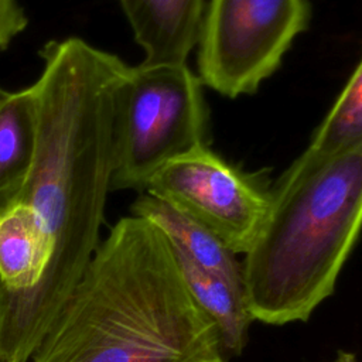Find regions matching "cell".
Instances as JSON below:
<instances>
[{"label": "cell", "mask_w": 362, "mask_h": 362, "mask_svg": "<svg viewBox=\"0 0 362 362\" xmlns=\"http://www.w3.org/2000/svg\"><path fill=\"white\" fill-rule=\"evenodd\" d=\"M40 57L34 156L11 201L38 214L48 259L31 287L0 288V334L24 349L41 344L100 243L132 74L117 55L76 37L48 41Z\"/></svg>", "instance_id": "6da1fadb"}, {"label": "cell", "mask_w": 362, "mask_h": 362, "mask_svg": "<svg viewBox=\"0 0 362 362\" xmlns=\"http://www.w3.org/2000/svg\"><path fill=\"white\" fill-rule=\"evenodd\" d=\"M31 362H228L174 247L147 218H120Z\"/></svg>", "instance_id": "7a4b0ae2"}, {"label": "cell", "mask_w": 362, "mask_h": 362, "mask_svg": "<svg viewBox=\"0 0 362 362\" xmlns=\"http://www.w3.org/2000/svg\"><path fill=\"white\" fill-rule=\"evenodd\" d=\"M269 216L242 263L253 320L308 321L335 290L362 230V150L272 189Z\"/></svg>", "instance_id": "3957f363"}, {"label": "cell", "mask_w": 362, "mask_h": 362, "mask_svg": "<svg viewBox=\"0 0 362 362\" xmlns=\"http://www.w3.org/2000/svg\"><path fill=\"white\" fill-rule=\"evenodd\" d=\"M202 81L187 64H139L126 86L112 189H146L168 161L209 146Z\"/></svg>", "instance_id": "277c9868"}, {"label": "cell", "mask_w": 362, "mask_h": 362, "mask_svg": "<svg viewBox=\"0 0 362 362\" xmlns=\"http://www.w3.org/2000/svg\"><path fill=\"white\" fill-rule=\"evenodd\" d=\"M310 18L308 0H209L197 44L199 79L228 98L256 92Z\"/></svg>", "instance_id": "5b68a950"}, {"label": "cell", "mask_w": 362, "mask_h": 362, "mask_svg": "<svg viewBox=\"0 0 362 362\" xmlns=\"http://www.w3.org/2000/svg\"><path fill=\"white\" fill-rule=\"evenodd\" d=\"M144 192L202 225L236 255L252 247L272 208L269 188L209 146L168 161L148 180Z\"/></svg>", "instance_id": "8992f818"}, {"label": "cell", "mask_w": 362, "mask_h": 362, "mask_svg": "<svg viewBox=\"0 0 362 362\" xmlns=\"http://www.w3.org/2000/svg\"><path fill=\"white\" fill-rule=\"evenodd\" d=\"M144 51L141 64H187L198 44L205 0H116Z\"/></svg>", "instance_id": "52a82bcc"}, {"label": "cell", "mask_w": 362, "mask_h": 362, "mask_svg": "<svg viewBox=\"0 0 362 362\" xmlns=\"http://www.w3.org/2000/svg\"><path fill=\"white\" fill-rule=\"evenodd\" d=\"M362 150V58L329 112L317 127L307 148L274 181L284 188L337 158Z\"/></svg>", "instance_id": "ba28073f"}, {"label": "cell", "mask_w": 362, "mask_h": 362, "mask_svg": "<svg viewBox=\"0 0 362 362\" xmlns=\"http://www.w3.org/2000/svg\"><path fill=\"white\" fill-rule=\"evenodd\" d=\"M48 259V240L38 214L27 204L0 206V288L31 287Z\"/></svg>", "instance_id": "9c48e42d"}, {"label": "cell", "mask_w": 362, "mask_h": 362, "mask_svg": "<svg viewBox=\"0 0 362 362\" xmlns=\"http://www.w3.org/2000/svg\"><path fill=\"white\" fill-rule=\"evenodd\" d=\"M132 214L160 226L171 245L198 266L243 287L242 263L236 259V253L202 225L147 192L133 202Z\"/></svg>", "instance_id": "30bf717a"}, {"label": "cell", "mask_w": 362, "mask_h": 362, "mask_svg": "<svg viewBox=\"0 0 362 362\" xmlns=\"http://www.w3.org/2000/svg\"><path fill=\"white\" fill-rule=\"evenodd\" d=\"M174 252L191 294L216 324L226 356L240 355L246 346L249 327L253 321L245 288L198 266L175 247Z\"/></svg>", "instance_id": "8fae6325"}, {"label": "cell", "mask_w": 362, "mask_h": 362, "mask_svg": "<svg viewBox=\"0 0 362 362\" xmlns=\"http://www.w3.org/2000/svg\"><path fill=\"white\" fill-rule=\"evenodd\" d=\"M35 146V102L31 86L0 98V206L24 184Z\"/></svg>", "instance_id": "7c38bea8"}, {"label": "cell", "mask_w": 362, "mask_h": 362, "mask_svg": "<svg viewBox=\"0 0 362 362\" xmlns=\"http://www.w3.org/2000/svg\"><path fill=\"white\" fill-rule=\"evenodd\" d=\"M27 16L17 0H0V51L27 27Z\"/></svg>", "instance_id": "4fadbf2b"}, {"label": "cell", "mask_w": 362, "mask_h": 362, "mask_svg": "<svg viewBox=\"0 0 362 362\" xmlns=\"http://www.w3.org/2000/svg\"><path fill=\"white\" fill-rule=\"evenodd\" d=\"M335 362H356V358H355V355H352V354L339 351L338 355H337Z\"/></svg>", "instance_id": "5bb4252c"}, {"label": "cell", "mask_w": 362, "mask_h": 362, "mask_svg": "<svg viewBox=\"0 0 362 362\" xmlns=\"http://www.w3.org/2000/svg\"><path fill=\"white\" fill-rule=\"evenodd\" d=\"M4 92H6V90H3V89H0V98H1V96H3V95H4Z\"/></svg>", "instance_id": "9a60e30c"}]
</instances>
